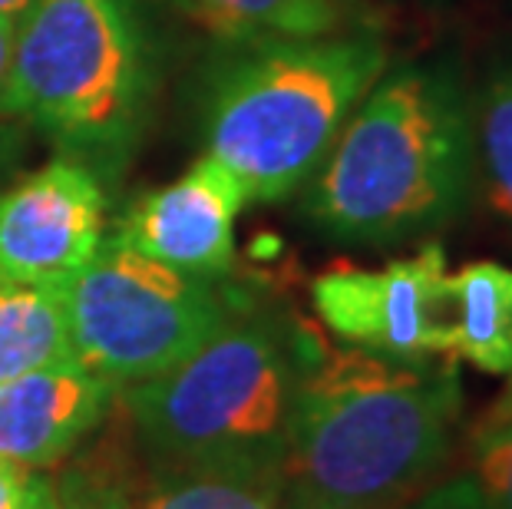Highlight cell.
<instances>
[{
	"instance_id": "6da1fadb",
	"label": "cell",
	"mask_w": 512,
	"mask_h": 509,
	"mask_svg": "<svg viewBox=\"0 0 512 509\" xmlns=\"http://www.w3.org/2000/svg\"><path fill=\"white\" fill-rule=\"evenodd\" d=\"M460 417L456 357L321 348L294 400L281 509H403L443 480Z\"/></svg>"
},
{
	"instance_id": "7a4b0ae2",
	"label": "cell",
	"mask_w": 512,
	"mask_h": 509,
	"mask_svg": "<svg viewBox=\"0 0 512 509\" xmlns=\"http://www.w3.org/2000/svg\"><path fill=\"white\" fill-rule=\"evenodd\" d=\"M321 348L291 308L245 295L172 371L119 391L146 470L232 473L281 486L294 400Z\"/></svg>"
},
{
	"instance_id": "3957f363",
	"label": "cell",
	"mask_w": 512,
	"mask_h": 509,
	"mask_svg": "<svg viewBox=\"0 0 512 509\" xmlns=\"http://www.w3.org/2000/svg\"><path fill=\"white\" fill-rule=\"evenodd\" d=\"M473 186V113L443 63L384 70L301 189L314 229L347 245H397L463 212Z\"/></svg>"
},
{
	"instance_id": "277c9868",
	"label": "cell",
	"mask_w": 512,
	"mask_h": 509,
	"mask_svg": "<svg viewBox=\"0 0 512 509\" xmlns=\"http://www.w3.org/2000/svg\"><path fill=\"white\" fill-rule=\"evenodd\" d=\"M159 93V47L143 0H34L14 24L0 116L63 159L116 182L143 143Z\"/></svg>"
},
{
	"instance_id": "5b68a950",
	"label": "cell",
	"mask_w": 512,
	"mask_h": 509,
	"mask_svg": "<svg viewBox=\"0 0 512 509\" xmlns=\"http://www.w3.org/2000/svg\"><path fill=\"white\" fill-rule=\"evenodd\" d=\"M387 70L377 34L242 40L205 96V156L245 202H281L318 172L344 123Z\"/></svg>"
},
{
	"instance_id": "8992f818",
	"label": "cell",
	"mask_w": 512,
	"mask_h": 509,
	"mask_svg": "<svg viewBox=\"0 0 512 509\" xmlns=\"http://www.w3.org/2000/svg\"><path fill=\"white\" fill-rule=\"evenodd\" d=\"M57 291L73 357L119 391L172 371L245 298L228 278L176 272L116 235H103L90 262L63 278Z\"/></svg>"
},
{
	"instance_id": "52a82bcc",
	"label": "cell",
	"mask_w": 512,
	"mask_h": 509,
	"mask_svg": "<svg viewBox=\"0 0 512 509\" xmlns=\"http://www.w3.org/2000/svg\"><path fill=\"white\" fill-rule=\"evenodd\" d=\"M446 252L433 242L384 268H331L314 278L311 301L341 344L397 361L450 354Z\"/></svg>"
},
{
	"instance_id": "ba28073f",
	"label": "cell",
	"mask_w": 512,
	"mask_h": 509,
	"mask_svg": "<svg viewBox=\"0 0 512 509\" xmlns=\"http://www.w3.org/2000/svg\"><path fill=\"white\" fill-rule=\"evenodd\" d=\"M103 209V182L63 156L0 189V272L60 285L100 248Z\"/></svg>"
},
{
	"instance_id": "9c48e42d",
	"label": "cell",
	"mask_w": 512,
	"mask_h": 509,
	"mask_svg": "<svg viewBox=\"0 0 512 509\" xmlns=\"http://www.w3.org/2000/svg\"><path fill=\"white\" fill-rule=\"evenodd\" d=\"M245 205L238 182L202 156L185 176L139 199L113 235L152 262L222 281L235 268V222Z\"/></svg>"
},
{
	"instance_id": "30bf717a",
	"label": "cell",
	"mask_w": 512,
	"mask_h": 509,
	"mask_svg": "<svg viewBox=\"0 0 512 509\" xmlns=\"http://www.w3.org/2000/svg\"><path fill=\"white\" fill-rule=\"evenodd\" d=\"M116 400L119 387L76 357L0 381V460L57 470L106 424Z\"/></svg>"
},
{
	"instance_id": "8fae6325",
	"label": "cell",
	"mask_w": 512,
	"mask_h": 509,
	"mask_svg": "<svg viewBox=\"0 0 512 509\" xmlns=\"http://www.w3.org/2000/svg\"><path fill=\"white\" fill-rule=\"evenodd\" d=\"M450 354L486 374L512 377V268L470 262L446 275Z\"/></svg>"
},
{
	"instance_id": "7c38bea8",
	"label": "cell",
	"mask_w": 512,
	"mask_h": 509,
	"mask_svg": "<svg viewBox=\"0 0 512 509\" xmlns=\"http://www.w3.org/2000/svg\"><path fill=\"white\" fill-rule=\"evenodd\" d=\"M53 476L60 509H136L146 486V463L139 457L133 427L116 400L106 424L63 460Z\"/></svg>"
},
{
	"instance_id": "4fadbf2b",
	"label": "cell",
	"mask_w": 512,
	"mask_h": 509,
	"mask_svg": "<svg viewBox=\"0 0 512 509\" xmlns=\"http://www.w3.org/2000/svg\"><path fill=\"white\" fill-rule=\"evenodd\" d=\"M73 357L57 285L0 272V381Z\"/></svg>"
},
{
	"instance_id": "5bb4252c",
	"label": "cell",
	"mask_w": 512,
	"mask_h": 509,
	"mask_svg": "<svg viewBox=\"0 0 512 509\" xmlns=\"http://www.w3.org/2000/svg\"><path fill=\"white\" fill-rule=\"evenodd\" d=\"M473 176L493 209L512 222V67L496 70L470 100Z\"/></svg>"
},
{
	"instance_id": "9a60e30c",
	"label": "cell",
	"mask_w": 512,
	"mask_h": 509,
	"mask_svg": "<svg viewBox=\"0 0 512 509\" xmlns=\"http://www.w3.org/2000/svg\"><path fill=\"white\" fill-rule=\"evenodd\" d=\"M238 40L344 34L347 0H202Z\"/></svg>"
},
{
	"instance_id": "2e32d148",
	"label": "cell",
	"mask_w": 512,
	"mask_h": 509,
	"mask_svg": "<svg viewBox=\"0 0 512 509\" xmlns=\"http://www.w3.org/2000/svg\"><path fill=\"white\" fill-rule=\"evenodd\" d=\"M136 509H281V486L232 473H169L146 470Z\"/></svg>"
},
{
	"instance_id": "e0dca14e",
	"label": "cell",
	"mask_w": 512,
	"mask_h": 509,
	"mask_svg": "<svg viewBox=\"0 0 512 509\" xmlns=\"http://www.w3.org/2000/svg\"><path fill=\"white\" fill-rule=\"evenodd\" d=\"M463 457L486 506L512 509V387L470 427Z\"/></svg>"
},
{
	"instance_id": "ac0fdd59",
	"label": "cell",
	"mask_w": 512,
	"mask_h": 509,
	"mask_svg": "<svg viewBox=\"0 0 512 509\" xmlns=\"http://www.w3.org/2000/svg\"><path fill=\"white\" fill-rule=\"evenodd\" d=\"M403 509H489L470 473L443 476Z\"/></svg>"
},
{
	"instance_id": "d6986e66",
	"label": "cell",
	"mask_w": 512,
	"mask_h": 509,
	"mask_svg": "<svg viewBox=\"0 0 512 509\" xmlns=\"http://www.w3.org/2000/svg\"><path fill=\"white\" fill-rule=\"evenodd\" d=\"M17 509H60L57 493H53V476L47 470H30Z\"/></svg>"
},
{
	"instance_id": "ffe728a7",
	"label": "cell",
	"mask_w": 512,
	"mask_h": 509,
	"mask_svg": "<svg viewBox=\"0 0 512 509\" xmlns=\"http://www.w3.org/2000/svg\"><path fill=\"white\" fill-rule=\"evenodd\" d=\"M30 470L17 467L10 460H0V509H17L20 496H24Z\"/></svg>"
},
{
	"instance_id": "44dd1931",
	"label": "cell",
	"mask_w": 512,
	"mask_h": 509,
	"mask_svg": "<svg viewBox=\"0 0 512 509\" xmlns=\"http://www.w3.org/2000/svg\"><path fill=\"white\" fill-rule=\"evenodd\" d=\"M17 153H20L17 133H14V129H7V126H0V179H4L10 169H14Z\"/></svg>"
},
{
	"instance_id": "7402d4cb",
	"label": "cell",
	"mask_w": 512,
	"mask_h": 509,
	"mask_svg": "<svg viewBox=\"0 0 512 509\" xmlns=\"http://www.w3.org/2000/svg\"><path fill=\"white\" fill-rule=\"evenodd\" d=\"M10 43H14V24H7V20H0V83H4V73H7Z\"/></svg>"
},
{
	"instance_id": "603a6c76",
	"label": "cell",
	"mask_w": 512,
	"mask_h": 509,
	"mask_svg": "<svg viewBox=\"0 0 512 509\" xmlns=\"http://www.w3.org/2000/svg\"><path fill=\"white\" fill-rule=\"evenodd\" d=\"M30 4H34V0H0V20H7V24H17V20L27 14Z\"/></svg>"
}]
</instances>
